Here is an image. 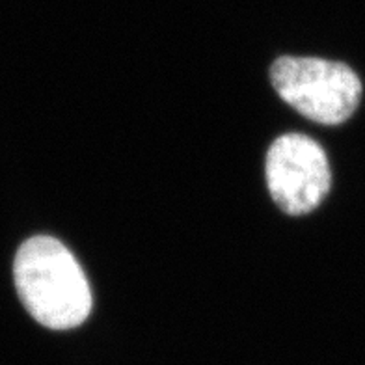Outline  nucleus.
<instances>
[{
    "mask_svg": "<svg viewBox=\"0 0 365 365\" xmlns=\"http://www.w3.org/2000/svg\"><path fill=\"white\" fill-rule=\"evenodd\" d=\"M14 278L24 308L51 330L81 327L91 312V291L75 255L47 235L23 242Z\"/></svg>",
    "mask_w": 365,
    "mask_h": 365,
    "instance_id": "f257e3e1",
    "label": "nucleus"
},
{
    "mask_svg": "<svg viewBox=\"0 0 365 365\" xmlns=\"http://www.w3.org/2000/svg\"><path fill=\"white\" fill-rule=\"evenodd\" d=\"M270 78L287 105L321 125L345 123L361 99V81L346 63L322 58L282 56Z\"/></svg>",
    "mask_w": 365,
    "mask_h": 365,
    "instance_id": "f03ea898",
    "label": "nucleus"
},
{
    "mask_svg": "<svg viewBox=\"0 0 365 365\" xmlns=\"http://www.w3.org/2000/svg\"><path fill=\"white\" fill-rule=\"evenodd\" d=\"M264 172L270 196L291 217L315 211L330 192L331 172L327 153L309 136L284 135L274 140Z\"/></svg>",
    "mask_w": 365,
    "mask_h": 365,
    "instance_id": "7ed1b4c3",
    "label": "nucleus"
}]
</instances>
